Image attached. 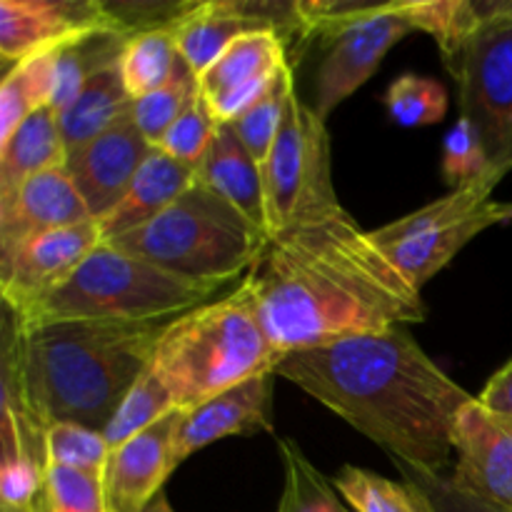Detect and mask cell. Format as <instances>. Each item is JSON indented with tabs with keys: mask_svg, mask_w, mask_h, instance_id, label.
<instances>
[{
	"mask_svg": "<svg viewBox=\"0 0 512 512\" xmlns=\"http://www.w3.org/2000/svg\"><path fill=\"white\" fill-rule=\"evenodd\" d=\"M243 283L280 355L423 323V295L340 205L270 233Z\"/></svg>",
	"mask_w": 512,
	"mask_h": 512,
	"instance_id": "6da1fadb",
	"label": "cell"
},
{
	"mask_svg": "<svg viewBox=\"0 0 512 512\" xmlns=\"http://www.w3.org/2000/svg\"><path fill=\"white\" fill-rule=\"evenodd\" d=\"M275 375L423 475L450 468L455 420L473 400L403 328L293 350Z\"/></svg>",
	"mask_w": 512,
	"mask_h": 512,
	"instance_id": "7a4b0ae2",
	"label": "cell"
},
{
	"mask_svg": "<svg viewBox=\"0 0 512 512\" xmlns=\"http://www.w3.org/2000/svg\"><path fill=\"white\" fill-rule=\"evenodd\" d=\"M165 325L45 323L18 328L10 318L3 390L18 395L43 430L75 423L103 433L128 390L153 363Z\"/></svg>",
	"mask_w": 512,
	"mask_h": 512,
	"instance_id": "3957f363",
	"label": "cell"
},
{
	"mask_svg": "<svg viewBox=\"0 0 512 512\" xmlns=\"http://www.w3.org/2000/svg\"><path fill=\"white\" fill-rule=\"evenodd\" d=\"M280 358L253 293L238 283L228 295L198 305L165 325L150 370L178 410L195 408L230 388L275 373Z\"/></svg>",
	"mask_w": 512,
	"mask_h": 512,
	"instance_id": "277c9868",
	"label": "cell"
},
{
	"mask_svg": "<svg viewBox=\"0 0 512 512\" xmlns=\"http://www.w3.org/2000/svg\"><path fill=\"white\" fill-rule=\"evenodd\" d=\"M220 290V285L168 273L113 243H100L25 318L8 315L18 328L45 323H170L215 300Z\"/></svg>",
	"mask_w": 512,
	"mask_h": 512,
	"instance_id": "5b68a950",
	"label": "cell"
},
{
	"mask_svg": "<svg viewBox=\"0 0 512 512\" xmlns=\"http://www.w3.org/2000/svg\"><path fill=\"white\" fill-rule=\"evenodd\" d=\"M268 238V230L195 180L165 213L110 243L180 278L225 288L250 273Z\"/></svg>",
	"mask_w": 512,
	"mask_h": 512,
	"instance_id": "8992f818",
	"label": "cell"
},
{
	"mask_svg": "<svg viewBox=\"0 0 512 512\" xmlns=\"http://www.w3.org/2000/svg\"><path fill=\"white\" fill-rule=\"evenodd\" d=\"M268 235L295 220L340 208L330 168V135L313 105L295 93L263 163Z\"/></svg>",
	"mask_w": 512,
	"mask_h": 512,
	"instance_id": "52a82bcc",
	"label": "cell"
},
{
	"mask_svg": "<svg viewBox=\"0 0 512 512\" xmlns=\"http://www.w3.org/2000/svg\"><path fill=\"white\" fill-rule=\"evenodd\" d=\"M460 118L488 150L498 175L512 170V0H493V15L475 33L453 75Z\"/></svg>",
	"mask_w": 512,
	"mask_h": 512,
	"instance_id": "ba28073f",
	"label": "cell"
},
{
	"mask_svg": "<svg viewBox=\"0 0 512 512\" xmlns=\"http://www.w3.org/2000/svg\"><path fill=\"white\" fill-rule=\"evenodd\" d=\"M413 33L403 0L378 3L368 15L325 38V55L315 75L313 110L328 120L335 108L363 88L395 43Z\"/></svg>",
	"mask_w": 512,
	"mask_h": 512,
	"instance_id": "9c48e42d",
	"label": "cell"
},
{
	"mask_svg": "<svg viewBox=\"0 0 512 512\" xmlns=\"http://www.w3.org/2000/svg\"><path fill=\"white\" fill-rule=\"evenodd\" d=\"M105 243L98 220L48 230L0 253V288L13 318H25L45 295L65 283Z\"/></svg>",
	"mask_w": 512,
	"mask_h": 512,
	"instance_id": "30bf717a",
	"label": "cell"
},
{
	"mask_svg": "<svg viewBox=\"0 0 512 512\" xmlns=\"http://www.w3.org/2000/svg\"><path fill=\"white\" fill-rule=\"evenodd\" d=\"M95 30H123L108 3H95V0H3L0 3V55L5 63L18 65L33 55L63 48Z\"/></svg>",
	"mask_w": 512,
	"mask_h": 512,
	"instance_id": "8fae6325",
	"label": "cell"
},
{
	"mask_svg": "<svg viewBox=\"0 0 512 512\" xmlns=\"http://www.w3.org/2000/svg\"><path fill=\"white\" fill-rule=\"evenodd\" d=\"M178 53L195 75L205 73L230 45L248 33L278 30L288 40L293 30V3H238V0H208L185 3L173 20Z\"/></svg>",
	"mask_w": 512,
	"mask_h": 512,
	"instance_id": "7c38bea8",
	"label": "cell"
},
{
	"mask_svg": "<svg viewBox=\"0 0 512 512\" xmlns=\"http://www.w3.org/2000/svg\"><path fill=\"white\" fill-rule=\"evenodd\" d=\"M455 485L495 508L512 512V425L470 400L453 430Z\"/></svg>",
	"mask_w": 512,
	"mask_h": 512,
	"instance_id": "4fadbf2b",
	"label": "cell"
},
{
	"mask_svg": "<svg viewBox=\"0 0 512 512\" xmlns=\"http://www.w3.org/2000/svg\"><path fill=\"white\" fill-rule=\"evenodd\" d=\"M288 68L285 38L278 30H258L235 40L205 73L198 90L218 123H233Z\"/></svg>",
	"mask_w": 512,
	"mask_h": 512,
	"instance_id": "5bb4252c",
	"label": "cell"
},
{
	"mask_svg": "<svg viewBox=\"0 0 512 512\" xmlns=\"http://www.w3.org/2000/svg\"><path fill=\"white\" fill-rule=\"evenodd\" d=\"M150 153L153 145L145 140L133 115L128 113L113 128L68 155L65 170L93 220H103L123 200Z\"/></svg>",
	"mask_w": 512,
	"mask_h": 512,
	"instance_id": "9a60e30c",
	"label": "cell"
},
{
	"mask_svg": "<svg viewBox=\"0 0 512 512\" xmlns=\"http://www.w3.org/2000/svg\"><path fill=\"white\" fill-rule=\"evenodd\" d=\"M273 378L260 375L230 388L195 408L180 410L175 425V463H185L193 453L230 438L273 430Z\"/></svg>",
	"mask_w": 512,
	"mask_h": 512,
	"instance_id": "2e32d148",
	"label": "cell"
},
{
	"mask_svg": "<svg viewBox=\"0 0 512 512\" xmlns=\"http://www.w3.org/2000/svg\"><path fill=\"white\" fill-rule=\"evenodd\" d=\"M178 413L173 410L153 428L143 430L110 453L105 468V500L110 512H145L165 483L178 470L175 463V425Z\"/></svg>",
	"mask_w": 512,
	"mask_h": 512,
	"instance_id": "e0dca14e",
	"label": "cell"
},
{
	"mask_svg": "<svg viewBox=\"0 0 512 512\" xmlns=\"http://www.w3.org/2000/svg\"><path fill=\"white\" fill-rule=\"evenodd\" d=\"M93 220L65 168L30 178L8 203H0V253L48 230Z\"/></svg>",
	"mask_w": 512,
	"mask_h": 512,
	"instance_id": "ac0fdd59",
	"label": "cell"
},
{
	"mask_svg": "<svg viewBox=\"0 0 512 512\" xmlns=\"http://www.w3.org/2000/svg\"><path fill=\"white\" fill-rule=\"evenodd\" d=\"M195 180H198V168L170 158L165 150L153 148L123 200L103 220H98L105 243L148 225L150 220L165 213Z\"/></svg>",
	"mask_w": 512,
	"mask_h": 512,
	"instance_id": "d6986e66",
	"label": "cell"
},
{
	"mask_svg": "<svg viewBox=\"0 0 512 512\" xmlns=\"http://www.w3.org/2000/svg\"><path fill=\"white\" fill-rule=\"evenodd\" d=\"M198 180L268 230L263 165L248 153L228 123H220L203 163L198 165Z\"/></svg>",
	"mask_w": 512,
	"mask_h": 512,
	"instance_id": "ffe728a7",
	"label": "cell"
},
{
	"mask_svg": "<svg viewBox=\"0 0 512 512\" xmlns=\"http://www.w3.org/2000/svg\"><path fill=\"white\" fill-rule=\"evenodd\" d=\"M68 148L53 108L30 115L5 143H0V203H8L30 178L65 168Z\"/></svg>",
	"mask_w": 512,
	"mask_h": 512,
	"instance_id": "44dd1931",
	"label": "cell"
},
{
	"mask_svg": "<svg viewBox=\"0 0 512 512\" xmlns=\"http://www.w3.org/2000/svg\"><path fill=\"white\" fill-rule=\"evenodd\" d=\"M505 223V210L503 203H490L475 218L463 220V223L455 225H443V228L423 230L418 235H410V238L398 240V243L380 245L385 253L393 258V263L408 275L410 283L418 290H423V285L428 280H433L475 235H480L483 230L493 228V225Z\"/></svg>",
	"mask_w": 512,
	"mask_h": 512,
	"instance_id": "7402d4cb",
	"label": "cell"
},
{
	"mask_svg": "<svg viewBox=\"0 0 512 512\" xmlns=\"http://www.w3.org/2000/svg\"><path fill=\"white\" fill-rule=\"evenodd\" d=\"M130 108H133V98L125 88L118 63L95 75L58 113V125L68 155L113 128L120 118L130 113Z\"/></svg>",
	"mask_w": 512,
	"mask_h": 512,
	"instance_id": "603a6c76",
	"label": "cell"
},
{
	"mask_svg": "<svg viewBox=\"0 0 512 512\" xmlns=\"http://www.w3.org/2000/svg\"><path fill=\"white\" fill-rule=\"evenodd\" d=\"M403 8L413 30L433 35L445 68L455 75L470 40L493 15V0H403Z\"/></svg>",
	"mask_w": 512,
	"mask_h": 512,
	"instance_id": "cb8c5ba5",
	"label": "cell"
},
{
	"mask_svg": "<svg viewBox=\"0 0 512 512\" xmlns=\"http://www.w3.org/2000/svg\"><path fill=\"white\" fill-rule=\"evenodd\" d=\"M130 35L125 30H95L55 50L50 108L60 113L95 75L118 63Z\"/></svg>",
	"mask_w": 512,
	"mask_h": 512,
	"instance_id": "d4e9b609",
	"label": "cell"
},
{
	"mask_svg": "<svg viewBox=\"0 0 512 512\" xmlns=\"http://www.w3.org/2000/svg\"><path fill=\"white\" fill-rule=\"evenodd\" d=\"M178 43H175L173 23L158 28L138 30L125 43L118 60L120 75L125 80L130 98L138 100L165 85L178 65Z\"/></svg>",
	"mask_w": 512,
	"mask_h": 512,
	"instance_id": "484cf974",
	"label": "cell"
},
{
	"mask_svg": "<svg viewBox=\"0 0 512 512\" xmlns=\"http://www.w3.org/2000/svg\"><path fill=\"white\" fill-rule=\"evenodd\" d=\"M55 50L33 55L13 65L0 88V143L10 138L25 120L53 100Z\"/></svg>",
	"mask_w": 512,
	"mask_h": 512,
	"instance_id": "4316f807",
	"label": "cell"
},
{
	"mask_svg": "<svg viewBox=\"0 0 512 512\" xmlns=\"http://www.w3.org/2000/svg\"><path fill=\"white\" fill-rule=\"evenodd\" d=\"M333 485L353 512H435L428 495L413 480L398 483L365 468L345 465Z\"/></svg>",
	"mask_w": 512,
	"mask_h": 512,
	"instance_id": "83f0119b",
	"label": "cell"
},
{
	"mask_svg": "<svg viewBox=\"0 0 512 512\" xmlns=\"http://www.w3.org/2000/svg\"><path fill=\"white\" fill-rule=\"evenodd\" d=\"M278 450L285 465V488L278 512H348L335 485L310 463L298 443L280 440Z\"/></svg>",
	"mask_w": 512,
	"mask_h": 512,
	"instance_id": "f1b7e54d",
	"label": "cell"
},
{
	"mask_svg": "<svg viewBox=\"0 0 512 512\" xmlns=\"http://www.w3.org/2000/svg\"><path fill=\"white\" fill-rule=\"evenodd\" d=\"M195 93H198V75L183 58H178V65H175L168 83L160 85L153 93L143 95V98L133 100L130 115L153 148H160L170 125L178 120V115L183 113Z\"/></svg>",
	"mask_w": 512,
	"mask_h": 512,
	"instance_id": "f546056e",
	"label": "cell"
},
{
	"mask_svg": "<svg viewBox=\"0 0 512 512\" xmlns=\"http://www.w3.org/2000/svg\"><path fill=\"white\" fill-rule=\"evenodd\" d=\"M173 410H178L173 403V395L160 383L158 375L148 368L143 373V378L128 390L120 408L115 410L110 423L105 425L103 435L110 448L115 450L123 443H128L130 438L143 433V430L153 428L158 420H163Z\"/></svg>",
	"mask_w": 512,
	"mask_h": 512,
	"instance_id": "4dcf8cb0",
	"label": "cell"
},
{
	"mask_svg": "<svg viewBox=\"0 0 512 512\" xmlns=\"http://www.w3.org/2000/svg\"><path fill=\"white\" fill-rule=\"evenodd\" d=\"M293 95L295 80L293 68L288 65V68L275 78V83L265 90L263 98L255 100L240 118L228 123L230 128L235 130V135L240 138V143L248 148V153L253 155L260 165L265 163L270 148H273L275 135H278L280 123H283L285 110H288V103Z\"/></svg>",
	"mask_w": 512,
	"mask_h": 512,
	"instance_id": "1f68e13d",
	"label": "cell"
},
{
	"mask_svg": "<svg viewBox=\"0 0 512 512\" xmlns=\"http://www.w3.org/2000/svg\"><path fill=\"white\" fill-rule=\"evenodd\" d=\"M113 448L100 430L58 423L45 430V468H68L105 478Z\"/></svg>",
	"mask_w": 512,
	"mask_h": 512,
	"instance_id": "d6a6232c",
	"label": "cell"
},
{
	"mask_svg": "<svg viewBox=\"0 0 512 512\" xmlns=\"http://www.w3.org/2000/svg\"><path fill=\"white\" fill-rule=\"evenodd\" d=\"M385 108L403 128L435 125L448 113V90L430 75L403 73L385 90Z\"/></svg>",
	"mask_w": 512,
	"mask_h": 512,
	"instance_id": "836d02e7",
	"label": "cell"
},
{
	"mask_svg": "<svg viewBox=\"0 0 512 512\" xmlns=\"http://www.w3.org/2000/svg\"><path fill=\"white\" fill-rule=\"evenodd\" d=\"M218 128V118H215L210 105L205 103V98L198 90V93L193 95V100L185 105L183 113L178 115V120L170 125L163 143H160V150H165L170 158L180 160V163L198 168V165L203 163L205 153H208Z\"/></svg>",
	"mask_w": 512,
	"mask_h": 512,
	"instance_id": "e575fe53",
	"label": "cell"
},
{
	"mask_svg": "<svg viewBox=\"0 0 512 512\" xmlns=\"http://www.w3.org/2000/svg\"><path fill=\"white\" fill-rule=\"evenodd\" d=\"M443 175L450 190L478 183V180L485 178L503 180V175L495 173L493 165H490L488 150H485L480 135L475 133V128L465 118H460L445 135Z\"/></svg>",
	"mask_w": 512,
	"mask_h": 512,
	"instance_id": "d590c367",
	"label": "cell"
},
{
	"mask_svg": "<svg viewBox=\"0 0 512 512\" xmlns=\"http://www.w3.org/2000/svg\"><path fill=\"white\" fill-rule=\"evenodd\" d=\"M43 512H110L103 478L68 468H45Z\"/></svg>",
	"mask_w": 512,
	"mask_h": 512,
	"instance_id": "8d00e7d4",
	"label": "cell"
},
{
	"mask_svg": "<svg viewBox=\"0 0 512 512\" xmlns=\"http://www.w3.org/2000/svg\"><path fill=\"white\" fill-rule=\"evenodd\" d=\"M398 468L405 473V480H413L428 495L435 512H505L495 508V505L485 503V500L475 498V495L465 493V490H460L450 480V475H423L403 468V465H398Z\"/></svg>",
	"mask_w": 512,
	"mask_h": 512,
	"instance_id": "74e56055",
	"label": "cell"
},
{
	"mask_svg": "<svg viewBox=\"0 0 512 512\" xmlns=\"http://www.w3.org/2000/svg\"><path fill=\"white\" fill-rule=\"evenodd\" d=\"M478 403L512 425V360L488 380L485 390L478 395Z\"/></svg>",
	"mask_w": 512,
	"mask_h": 512,
	"instance_id": "f35d334b",
	"label": "cell"
},
{
	"mask_svg": "<svg viewBox=\"0 0 512 512\" xmlns=\"http://www.w3.org/2000/svg\"><path fill=\"white\" fill-rule=\"evenodd\" d=\"M145 512H175L173 510V505H170V500H168V495H158V498L153 500V503L148 505V510Z\"/></svg>",
	"mask_w": 512,
	"mask_h": 512,
	"instance_id": "ab89813d",
	"label": "cell"
},
{
	"mask_svg": "<svg viewBox=\"0 0 512 512\" xmlns=\"http://www.w3.org/2000/svg\"><path fill=\"white\" fill-rule=\"evenodd\" d=\"M503 210H505V223L512 220V203H503Z\"/></svg>",
	"mask_w": 512,
	"mask_h": 512,
	"instance_id": "60d3db41",
	"label": "cell"
},
{
	"mask_svg": "<svg viewBox=\"0 0 512 512\" xmlns=\"http://www.w3.org/2000/svg\"><path fill=\"white\" fill-rule=\"evenodd\" d=\"M348 512H353V510H348Z\"/></svg>",
	"mask_w": 512,
	"mask_h": 512,
	"instance_id": "b9f144b4",
	"label": "cell"
}]
</instances>
